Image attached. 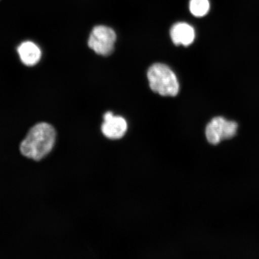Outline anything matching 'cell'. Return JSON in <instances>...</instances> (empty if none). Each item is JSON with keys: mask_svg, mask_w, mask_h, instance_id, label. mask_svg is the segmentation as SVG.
Masks as SVG:
<instances>
[{"mask_svg": "<svg viewBox=\"0 0 259 259\" xmlns=\"http://www.w3.org/2000/svg\"><path fill=\"white\" fill-rule=\"evenodd\" d=\"M56 130L47 122H40L32 127L20 145L24 156L39 161L53 150L56 143Z\"/></svg>", "mask_w": 259, "mask_h": 259, "instance_id": "6da1fadb", "label": "cell"}, {"mask_svg": "<svg viewBox=\"0 0 259 259\" xmlns=\"http://www.w3.org/2000/svg\"><path fill=\"white\" fill-rule=\"evenodd\" d=\"M150 88L162 96L174 97L179 92L177 77L169 67L164 64L155 63L150 67L147 73Z\"/></svg>", "mask_w": 259, "mask_h": 259, "instance_id": "7a4b0ae2", "label": "cell"}, {"mask_svg": "<svg viewBox=\"0 0 259 259\" xmlns=\"http://www.w3.org/2000/svg\"><path fill=\"white\" fill-rule=\"evenodd\" d=\"M116 35L112 28L105 25H97L91 32L88 45L97 54L108 56L114 50Z\"/></svg>", "mask_w": 259, "mask_h": 259, "instance_id": "3957f363", "label": "cell"}, {"mask_svg": "<svg viewBox=\"0 0 259 259\" xmlns=\"http://www.w3.org/2000/svg\"><path fill=\"white\" fill-rule=\"evenodd\" d=\"M238 125L233 121L227 120L222 116L213 118L206 126L205 134L209 143L218 145L223 140L234 137Z\"/></svg>", "mask_w": 259, "mask_h": 259, "instance_id": "277c9868", "label": "cell"}, {"mask_svg": "<svg viewBox=\"0 0 259 259\" xmlns=\"http://www.w3.org/2000/svg\"><path fill=\"white\" fill-rule=\"evenodd\" d=\"M104 122L102 125V132L106 138L111 139L121 138L127 129V122L119 116L113 115L112 112H108L104 116Z\"/></svg>", "mask_w": 259, "mask_h": 259, "instance_id": "5b68a950", "label": "cell"}, {"mask_svg": "<svg viewBox=\"0 0 259 259\" xmlns=\"http://www.w3.org/2000/svg\"><path fill=\"white\" fill-rule=\"evenodd\" d=\"M171 40L175 45L189 46L195 38L194 28L185 22H178L172 26L170 31Z\"/></svg>", "mask_w": 259, "mask_h": 259, "instance_id": "8992f818", "label": "cell"}, {"mask_svg": "<svg viewBox=\"0 0 259 259\" xmlns=\"http://www.w3.org/2000/svg\"><path fill=\"white\" fill-rule=\"evenodd\" d=\"M18 53L22 63L27 66H33L37 64L41 57L39 47L30 41H24L19 45Z\"/></svg>", "mask_w": 259, "mask_h": 259, "instance_id": "52a82bcc", "label": "cell"}, {"mask_svg": "<svg viewBox=\"0 0 259 259\" xmlns=\"http://www.w3.org/2000/svg\"><path fill=\"white\" fill-rule=\"evenodd\" d=\"M189 9L192 14L196 17H203L209 11V0H190Z\"/></svg>", "mask_w": 259, "mask_h": 259, "instance_id": "ba28073f", "label": "cell"}]
</instances>
